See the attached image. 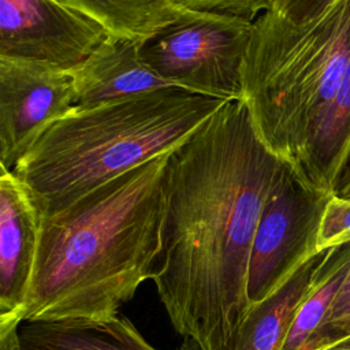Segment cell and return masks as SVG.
<instances>
[{"label": "cell", "instance_id": "cell-1", "mask_svg": "<svg viewBox=\"0 0 350 350\" xmlns=\"http://www.w3.org/2000/svg\"><path fill=\"white\" fill-rule=\"evenodd\" d=\"M286 168L260 139L243 98L227 101L170 154L152 279L182 350H235L250 309L254 232Z\"/></svg>", "mask_w": 350, "mask_h": 350}, {"label": "cell", "instance_id": "cell-2", "mask_svg": "<svg viewBox=\"0 0 350 350\" xmlns=\"http://www.w3.org/2000/svg\"><path fill=\"white\" fill-rule=\"evenodd\" d=\"M172 150L41 217L23 323L115 317L153 278Z\"/></svg>", "mask_w": 350, "mask_h": 350}, {"label": "cell", "instance_id": "cell-3", "mask_svg": "<svg viewBox=\"0 0 350 350\" xmlns=\"http://www.w3.org/2000/svg\"><path fill=\"white\" fill-rule=\"evenodd\" d=\"M227 100L165 89L86 108L52 123L14 168L40 217L170 152Z\"/></svg>", "mask_w": 350, "mask_h": 350}, {"label": "cell", "instance_id": "cell-4", "mask_svg": "<svg viewBox=\"0 0 350 350\" xmlns=\"http://www.w3.org/2000/svg\"><path fill=\"white\" fill-rule=\"evenodd\" d=\"M350 55V0L295 23L275 11L253 21L242 98L260 139L294 171L327 113Z\"/></svg>", "mask_w": 350, "mask_h": 350}, {"label": "cell", "instance_id": "cell-5", "mask_svg": "<svg viewBox=\"0 0 350 350\" xmlns=\"http://www.w3.org/2000/svg\"><path fill=\"white\" fill-rule=\"evenodd\" d=\"M252 36L253 21L183 7L176 21L139 44V53L178 89L241 100Z\"/></svg>", "mask_w": 350, "mask_h": 350}, {"label": "cell", "instance_id": "cell-6", "mask_svg": "<svg viewBox=\"0 0 350 350\" xmlns=\"http://www.w3.org/2000/svg\"><path fill=\"white\" fill-rule=\"evenodd\" d=\"M332 196L308 187L287 165L264 205L254 232L246 284L250 306L269 297L319 253L317 234Z\"/></svg>", "mask_w": 350, "mask_h": 350}, {"label": "cell", "instance_id": "cell-7", "mask_svg": "<svg viewBox=\"0 0 350 350\" xmlns=\"http://www.w3.org/2000/svg\"><path fill=\"white\" fill-rule=\"evenodd\" d=\"M74 108L68 70L0 56V168L12 172L42 133Z\"/></svg>", "mask_w": 350, "mask_h": 350}, {"label": "cell", "instance_id": "cell-8", "mask_svg": "<svg viewBox=\"0 0 350 350\" xmlns=\"http://www.w3.org/2000/svg\"><path fill=\"white\" fill-rule=\"evenodd\" d=\"M109 36L56 0H0V56L71 70Z\"/></svg>", "mask_w": 350, "mask_h": 350}, {"label": "cell", "instance_id": "cell-9", "mask_svg": "<svg viewBox=\"0 0 350 350\" xmlns=\"http://www.w3.org/2000/svg\"><path fill=\"white\" fill-rule=\"evenodd\" d=\"M41 217L14 172L0 175V320L23 323L33 278Z\"/></svg>", "mask_w": 350, "mask_h": 350}, {"label": "cell", "instance_id": "cell-10", "mask_svg": "<svg viewBox=\"0 0 350 350\" xmlns=\"http://www.w3.org/2000/svg\"><path fill=\"white\" fill-rule=\"evenodd\" d=\"M139 44L109 36L82 63L68 70L75 107L86 108L150 92L178 89L142 60Z\"/></svg>", "mask_w": 350, "mask_h": 350}, {"label": "cell", "instance_id": "cell-11", "mask_svg": "<svg viewBox=\"0 0 350 350\" xmlns=\"http://www.w3.org/2000/svg\"><path fill=\"white\" fill-rule=\"evenodd\" d=\"M349 164L350 55L343 68L338 92L293 172L308 187L325 194H334Z\"/></svg>", "mask_w": 350, "mask_h": 350}, {"label": "cell", "instance_id": "cell-12", "mask_svg": "<svg viewBox=\"0 0 350 350\" xmlns=\"http://www.w3.org/2000/svg\"><path fill=\"white\" fill-rule=\"evenodd\" d=\"M21 350H157L124 316L103 320L25 321Z\"/></svg>", "mask_w": 350, "mask_h": 350}, {"label": "cell", "instance_id": "cell-13", "mask_svg": "<svg viewBox=\"0 0 350 350\" xmlns=\"http://www.w3.org/2000/svg\"><path fill=\"white\" fill-rule=\"evenodd\" d=\"M328 249L309 257L276 291L252 305L238 334L235 350H282L294 316L313 286Z\"/></svg>", "mask_w": 350, "mask_h": 350}, {"label": "cell", "instance_id": "cell-14", "mask_svg": "<svg viewBox=\"0 0 350 350\" xmlns=\"http://www.w3.org/2000/svg\"><path fill=\"white\" fill-rule=\"evenodd\" d=\"M104 26L111 36L144 42L180 15L175 0H56Z\"/></svg>", "mask_w": 350, "mask_h": 350}, {"label": "cell", "instance_id": "cell-15", "mask_svg": "<svg viewBox=\"0 0 350 350\" xmlns=\"http://www.w3.org/2000/svg\"><path fill=\"white\" fill-rule=\"evenodd\" d=\"M350 272V242L329 247L313 286L301 302L282 350H301L325 317L334 298Z\"/></svg>", "mask_w": 350, "mask_h": 350}, {"label": "cell", "instance_id": "cell-16", "mask_svg": "<svg viewBox=\"0 0 350 350\" xmlns=\"http://www.w3.org/2000/svg\"><path fill=\"white\" fill-rule=\"evenodd\" d=\"M350 336V272L325 317L301 350H324Z\"/></svg>", "mask_w": 350, "mask_h": 350}, {"label": "cell", "instance_id": "cell-17", "mask_svg": "<svg viewBox=\"0 0 350 350\" xmlns=\"http://www.w3.org/2000/svg\"><path fill=\"white\" fill-rule=\"evenodd\" d=\"M350 242V200L332 196L324 209L319 234L317 252Z\"/></svg>", "mask_w": 350, "mask_h": 350}, {"label": "cell", "instance_id": "cell-18", "mask_svg": "<svg viewBox=\"0 0 350 350\" xmlns=\"http://www.w3.org/2000/svg\"><path fill=\"white\" fill-rule=\"evenodd\" d=\"M183 7L212 11L254 21L271 10L275 0H175Z\"/></svg>", "mask_w": 350, "mask_h": 350}, {"label": "cell", "instance_id": "cell-19", "mask_svg": "<svg viewBox=\"0 0 350 350\" xmlns=\"http://www.w3.org/2000/svg\"><path fill=\"white\" fill-rule=\"evenodd\" d=\"M336 0H275L269 11H275L282 16L304 23L321 15Z\"/></svg>", "mask_w": 350, "mask_h": 350}, {"label": "cell", "instance_id": "cell-20", "mask_svg": "<svg viewBox=\"0 0 350 350\" xmlns=\"http://www.w3.org/2000/svg\"><path fill=\"white\" fill-rule=\"evenodd\" d=\"M18 320H0V350H21Z\"/></svg>", "mask_w": 350, "mask_h": 350}, {"label": "cell", "instance_id": "cell-21", "mask_svg": "<svg viewBox=\"0 0 350 350\" xmlns=\"http://www.w3.org/2000/svg\"><path fill=\"white\" fill-rule=\"evenodd\" d=\"M334 196L350 200V164L345 168V171L335 187Z\"/></svg>", "mask_w": 350, "mask_h": 350}, {"label": "cell", "instance_id": "cell-22", "mask_svg": "<svg viewBox=\"0 0 350 350\" xmlns=\"http://www.w3.org/2000/svg\"><path fill=\"white\" fill-rule=\"evenodd\" d=\"M324 350H350V336H347L346 339H343V340H340V342H338V343H335V345H332V346H329Z\"/></svg>", "mask_w": 350, "mask_h": 350}]
</instances>
